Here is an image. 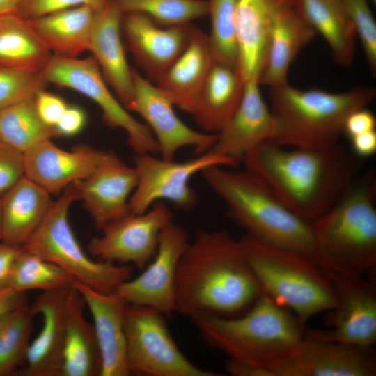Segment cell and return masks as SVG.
Listing matches in <instances>:
<instances>
[{
    "label": "cell",
    "mask_w": 376,
    "mask_h": 376,
    "mask_svg": "<svg viewBox=\"0 0 376 376\" xmlns=\"http://www.w3.org/2000/svg\"><path fill=\"white\" fill-rule=\"evenodd\" d=\"M362 45L372 74L376 73V24L368 0H342Z\"/></svg>",
    "instance_id": "cell-39"
},
{
    "label": "cell",
    "mask_w": 376,
    "mask_h": 376,
    "mask_svg": "<svg viewBox=\"0 0 376 376\" xmlns=\"http://www.w3.org/2000/svg\"><path fill=\"white\" fill-rule=\"evenodd\" d=\"M40 75L47 84L71 88L96 103L108 126L125 132L127 143L136 155L158 152L157 143L149 127L134 118L109 91L92 56L72 58L52 55Z\"/></svg>",
    "instance_id": "cell-10"
},
{
    "label": "cell",
    "mask_w": 376,
    "mask_h": 376,
    "mask_svg": "<svg viewBox=\"0 0 376 376\" xmlns=\"http://www.w3.org/2000/svg\"><path fill=\"white\" fill-rule=\"evenodd\" d=\"M173 218L170 207L157 201L143 213H130L106 225L102 235L88 243V251L99 260L143 269L154 258L159 235Z\"/></svg>",
    "instance_id": "cell-13"
},
{
    "label": "cell",
    "mask_w": 376,
    "mask_h": 376,
    "mask_svg": "<svg viewBox=\"0 0 376 376\" xmlns=\"http://www.w3.org/2000/svg\"><path fill=\"white\" fill-rule=\"evenodd\" d=\"M127 363L142 376H221L191 363L171 335L164 315L146 306L128 304L125 314Z\"/></svg>",
    "instance_id": "cell-9"
},
{
    "label": "cell",
    "mask_w": 376,
    "mask_h": 376,
    "mask_svg": "<svg viewBox=\"0 0 376 376\" xmlns=\"http://www.w3.org/2000/svg\"><path fill=\"white\" fill-rule=\"evenodd\" d=\"M354 155L367 157L376 152V132L372 130L356 135L350 139Z\"/></svg>",
    "instance_id": "cell-46"
},
{
    "label": "cell",
    "mask_w": 376,
    "mask_h": 376,
    "mask_svg": "<svg viewBox=\"0 0 376 376\" xmlns=\"http://www.w3.org/2000/svg\"><path fill=\"white\" fill-rule=\"evenodd\" d=\"M122 13L146 15L162 26H183L207 15V0H111Z\"/></svg>",
    "instance_id": "cell-36"
},
{
    "label": "cell",
    "mask_w": 376,
    "mask_h": 376,
    "mask_svg": "<svg viewBox=\"0 0 376 376\" xmlns=\"http://www.w3.org/2000/svg\"><path fill=\"white\" fill-rule=\"evenodd\" d=\"M36 315L26 303L0 318V376L16 373L24 361Z\"/></svg>",
    "instance_id": "cell-34"
},
{
    "label": "cell",
    "mask_w": 376,
    "mask_h": 376,
    "mask_svg": "<svg viewBox=\"0 0 376 376\" xmlns=\"http://www.w3.org/2000/svg\"><path fill=\"white\" fill-rule=\"evenodd\" d=\"M213 62L208 36L192 26L186 47L156 85L175 107L191 113Z\"/></svg>",
    "instance_id": "cell-24"
},
{
    "label": "cell",
    "mask_w": 376,
    "mask_h": 376,
    "mask_svg": "<svg viewBox=\"0 0 376 376\" xmlns=\"http://www.w3.org/2000/svg\"><path fill=\"white\" fill-rule=\"evenodd\" d=\"M26 303V292H17L9 287L0 289V318Z\"/></svg>",
    "instance_id": "cell-47"
},
{
    "label": "cell",
    "mask_w": 376,
    "mask_h": 376,
    "mask_svg": "<svg viewBox=\"0 0 376 376\" xmlns=\"http://www.w3.org/2000/svg\"><path fill=\"white\" fill-rule=\"evenodd\" d=\"M258 80L246 81L241 101L233 116L217 134L208 152L227 157L236 165L261 143L270 141L275 119L265 102Z\"/></svg>",
    "instance_id": "cell-19"
},
{
    "label": "cell",
    "mask_w": 376,
    "mask_h": 376,
    "mask_svg": "<svg viewBox=\"0 0 376 376\" xmlns=\"http://www.w3.org/2000/svg\"><path fill=\"white\" fill-rule=\"evenodd\" d=\"M192 24L162 26L139 13H123L121 32L128 49L155 84L185 49Z\"/></svg>",
    "instance_id": "cell-18"
},
{
    "label": "cell",
    "mask_w": 376,
    "mask_h": 376,
    "mask_svg": "<svg viewBox=\"0 0 376 376\" xmlns=\"http://www.w3.org/2000/svg\"><path fill=\"white\" fill-rule=\"evenodd\" d=\"M375 90L357 86L332 93L299 89L288 82L269 88L275 132L270 141L283 146L322 148L338 143L345 122L373 100Z\"/></svg>",
    "instance_id": "cell-6"
},
{
    "label": "cell",
    "mask_w": 376,
    "mask_h": 376,
    "mask_svg": "<svg viewBox=\"0 0 376 376\" xmlns=\"http://www.w3.org/2000/svg\"><path fill=\"white\" fill-rule=\"evenodd\" d=\"M108 0H19L15 13L29 20L42 15L81 5L95 8L103 6Z\"/></svg>",
    "instance_id": "cell-40"
},
{
    "label": "cell",
    "mask_w": 376,
    "mask_h": 376,
    "mask_svg": "<svg viewBox=\"0 0 376 376\" xmlns=\"http://www.w3.org/2000/svg\"><path fill=\"white\" fill-rule=\"evenodd\" d=\"M136 155L134 166L138 183L129 202L132 214L143 213L164 200L182 210H192L198 202L196 193L189 185L195 174L214 166H237L230 159L210 152L183 162L158 158L150 153Z\"/></svg>",
    "instance_id": "cell-12"
},
{
    "label": "cell",
    "mask_w": 376,
    "mask_h": 376,
    "mask_svg": "<svg viewBox=\"0 0 376 376\" xmlns=\"http://www.w3.org/2000/svg\"><path fill=\"white\" fill-rule=\"evenodd\" d=\"M263 293L240 240L227 230H198L177 268L176 312L232 316Z\"/></svg>",
    "instance_id": "cell-2"
},
{
    "label": "cell",
    "mask_w": 376,
    "mask_h": 376,
    "mask_svg": "<svg viewBox=\"0 0 376 376\" xmlns=\"http://www.w3.org/2000/svg\"><path fill=\"white\" fill-rule=\"evenodd\" d=\"M97 9L81 5L28 21L52 55L75 58L89 50Z\"/></svg>",
    "instance_id": "cell-29"
},
{
    "label": "cell",
    "mask_w": 376,
    "mask_h": 376,
    "mask_svg": "<svg viewBox=\"0 0 376 376\" xmlns=\"http://www.w3.org/2000/svg\"><path fill=\"white\" fill-rule=\"evenodd\" d=\"M93 320L101 359L100 376L129 375L125 314L128 304L117 292H102L75 281Z\"/></svg>",
    "instance_id": "cell-21"
},
{
    "label": "cell",
    "mask_w": 376,
    "mask_h": 376,
    "mask_svg": "<svg viewBox=\"0 0 376 376\" xmlns=\"http://www.w3.org/2000/svg\"><path fill=\"white\" fill-rule=\"evenodd\" d=\"M134 99L130 111L146 122L158 145V152L165 159H173L182 148L192 147L196 155L210 150L217 134L198 132L184 123L176 115L171 100L148 79L132 68Z\"/></svg>",
    "instance_id": "cell-15"
},
{
    "label": "cell",
    "mask_w": 376,
    "mask_h": 376,
    "mask_svg": "<svg viewBox=\"0 0 376 376\" xmlns=\"http://www.w3.org/2000/svg\"><path fill=\"white\" fill-rule=\"evenodd\" d=\"M275 376H375L373 347L304 340L274 371Z\"/></svg>",
    "instance_id": "cell-17"
},
{
    "label": "cell",
    "mask_w": 376,
    "mask_h": 376,
    "mask_svg": "<svg viewBox=\"0 0 376 376\" xmlns=\"http://www.w3.org/2000/svg\"><path fill=\"white\" fill-rule=\"evenodd\" d=\"M316 33L294 6H279L272 19L265 64L259 84L271 88L287 83L292 63Z\"/></svg>",
    "instance_id": "cell-26"
},
{
    "label": "cell",
    "mask_w": 376,
    "mask_h": 376,
    "mask_svg": "<svg viewBox=\"0 0 376 376\" xmlns=\"http://www.w3.org/2000/svg\"><path fill=\"white\" fill-rule=\"evenodd\" d=\"M375 182L357 178L334 204L310 223L313 261L322 269L362 276L376 266Z\"/></svg>",
    "instance_id": "cell-5"
},
{
    "label": "cell",
    "mask_w": 376,
    "mask_h": 376,
    "mask_svg": "<svg viewBox=\"0 0 376 376\" xmlns=\"http://www.w3.org/2000/svg\"><path fill=\"white\" fill-rule=\"evenodd\" d=\"M69 288L42 292L32 303L36 314L42 318V325L38 336L29 343L24 359L26 365L16 372L18 375L61 376Z\"/></svg>",
    "instance_id": "cell-23"
},
{
    "label": "cell",
    "mask_w": 376,
    "mask_h": 376,
    "mask_svg": "<svg viewBox=\"0 0 376 376\" xmlns=\"http://www.w3.org/2000/svg\"><path fill=\"white\" fill-rule=\"evenodd\" d=\"M237 0H207L211 30L208 36L214 61L237 65L235 12Z\"/></svg>",
    "instance_id": "cell-37"
},
{
    "label": "cell",
    "mask_w": 376,
    "mask_h": 376,
    "mask_svg": "<svg viewBox=\"0 0 376 376\" xmlns=\"http://www.w3.org/2000/svg\"><path fill=\"white\" fill-rule=\"evenodd\" d=\"M19 0H0V14L15 13Z\"/></svg>",
    "instance_id": "cell-49"
},
{
    "label": "cell",
    "mask_w": 376,
    "mask_h": 376,
    "mask_svg": "<svg viewBox=\"0 0 376 376\" xmlns=\"http://www.w3.org/2000/svg\"><path fill=\"white\" fill-rule=\"evenodd\" d=\"M225 368L233 376H272L267 370L231 359L226 361Z\"/></svg>",
    "instance_id": "cell-48"
},
{
    "label": "cell",
    "mask_w": 376,
    "mask_h": 376,
    "mask_svg": "<svg viewBox=\"0 0 376 376\" xmlns=\"http://www.w3.org/2000/svg\"><path fill=\"white\" fill-rule=\"evenodd\" d=\"M334 290V306L324 312L325 329L305 330L308 339L362 347L376 343V283L368 279L320 268Z\"/></svg>",
    "instance_id": "cell-11"
},
{
    "label": "cell",
    "mask_w": 376,
    "mask_h": 376,
    "mask_svg": "<svg viewBox=\"0 0 376 376\" xmlns=\"http://www.w3.org/2000/svg\"><path fill=\"white\" fill-rule=\"evenodd\" d=\"M189 242L186 230L171 222L161 232L157 252L143 272L114 291L130 305L149 306L171 317L176 312L177 268Z\"/></svg>",
    "instance_id": "cell-14"
},
{
    "label": "cell",
    "mask_w": 376,
    "mask_h": 376,
    "mask_svg": "<svg viewBox=\"0 0 376 376\" xmlns=\"http://www.w3.org/2000/svg\"><path fill=\"white\" fill-rule=\"evenodd\" d=\"M294 7L302 18L320 33L329 45L335 61L352 64L356 33L342 0H296Z\"/></svg>",
    "instance_id": "cell-31"
},
{
    "label": "cell",
    "mask_w": 376,
    "mask_h": 376,
    "mask_svg": "<svg viewBox=\"0 0 376 376\" xmlns=\"http://www.w3.org/2000/svg\"><path fill=\"white\" fill-rule=\"evenodd\" d=\"M214 166L203 170L205 182L225 203L229 217L246 235L311 258V224L292 212L258 175Z\"/></svg>",
    "instance_id": "cell-4"
},
{
    "label": "cell",
    "mask_w": 376,
    "mask_h": 376,
    "mask_svg": "<svg viewBox=\"0 0 376 376\" xmlns=\"http://www.w3.org/2000/svg\"><path fill=\"white\" fill-rule=\"evenodd\" d=\"M3 237V221L1 212V197L0 198V242H2Z\"/></svg>",
    "instance_id": "cell-50"
},
{
    "label": "cell",
    "mask_w": 376,
    "mask_h": 376,
    "mask_svg": "<svg viewBox=\"0 0 376 376\" xmlns=\"http://www.w3.org/2000/svg\"><path fill=\"white\" fill-rule=\"evenodd\" d=\"M275 0H237L235 36L237 67L245 81L259 79L265 67L274 13Z\"/></svg>",
    "instance_id": "cell-25"
},
{
    "label": "cell",
    "mask_w": 376,
    "mask_h": 376,
    "mask_svg": "<svg viewBox=\"0 0 376 376\" xmlns=\"http://www.w3.org/2000/svg\"><path fill=\"white\" fill-rule=\"evenodd\" d=\"M245 83L237 65L213 62L191 113L202 132L222 129L238 107Z\"/></svg>",
    "instance_id": "cell-27"
},
{
    "label": "cell",
    "mask_w": 376,
    "mask_h": 376,
    "mask_svg": "<svg viewBox=\"0 0 376 376\" xmlns=\"http://www.w3.org/2000/svg\"><path fill=\"white\" fill-rule=\"evenodd\" d=\"M370 1H371L373 3H376V0H370Z\"/></svg>",
    "instance_id": "cell-51"
},
{
    "label": "cell",
    "mask_w": 376,
    "mask_h": 376,
    "mask_svg": "<svg viewBox=\"0 0 376 376\" xmlns=\"http://www.w3.org/2000/svg\"><path fill=\"white\" fill-rule=\"evenodd\" d=\"M104 153L86 145L65 150L45 140L24 152L25 177L49 194L59 193L88 176Z\"/></svg>",
    "instance_id": "cell-20"
},
{
    "label": "cell",
    "mask_w": 376,
    "mask_h": 376,
    "mask_svg": "<svg viewBox=\"0 0 376 376\" xmlns=\"http://www.w3.org/2000/svg\"><path fill=\"white\" fill-rule=\"evenodd\" d=\"M296 214L311 223L323 214L357 178V156L338 143L285 148L266 141L242 159Z\"/></svg>",
    "instance_id": "cell-1"
},
{
    "label": "cell",
    "mask_w": 376,
    "mask_h": 376,
    "mask_svg": "<svg viewBox=\"0 0 376 376\" xmlns=\"http://www.w3.org/2000/svg\"><path fill=\"white\" fill-rule=\"evenodd\" d=\"M24 177V153L0 141V198Z\"/></svg>",
    "instance_id": "cell-41"
},
{
    "label": "cell",
    "mask_w": 376,
    "mask_h": 376,
    "mask_svg": "<svg viewBox=\"0 0 376 376\" xmlns=\"http://www.w3.org/2000/svg\"><path fill=\"white\" fill-rule=\"evenodd\" d=\"M22 246L0 242V289L8 287L15 262Z\"/></svg>",
    "instance_id": "cell-45"
},
{
    "label": "cell",
    "mask_w": 376,
    "mask_h": 376,
    "mask_svg": "<svg viewBox=\"0 0 376 376\" xmlns=\"http://www.w3.org/2000/svg\"><path fill=\"white\" fill-rule=\"evenodd\" d=\"M85 123L86 114L81 108L68 106L54 127L61 136H72L81 132Z\"/></svg>",
    "instance_id": "cell-44"
},
{
    "label": "cell",
    "mask_w": 376,
    "mask_h": 376,
    "mask_svg": "<svg viewBox=\"0 0 376 376\" xmlns=\"http://www.w3.org/2000/svg\"><path fill=\"white\" fill-rule=\"evenodd\" d=\"M137 183L135 166L126 164L114 152L108 151L88 176L72 185L95 228L101 230L130 213L129 202Z\"/></svg>",
    "instance_id": "cell-16"
},
{
    "label": "cell",
    "mask_w": 376,
    "mask_h": 376,
    "mask_svg": "<svg viewBox=\"0 0 376 376\" xmlns=\"http://www.w3.org/2000/svg\"><path fill=\"white\" fill-rule=\"evenodd\" d=\"M39 116L34 97L0 111V141L24 152L45 140L60 137Z\"/></svg>",
    "instance_id": "cell-33"
},
{
    "label": "cell",
    "mask_w": 376,
    "mask_h": 376,
    "mask_svg": "<svg viewBox=\"0 0 376 376\" xmlns=\"http://www.w3.org/2000/svg\"><path fill=\"white\" fill-rule=\"evenodd\" d=\"M50 195L26 177L8 190L1 197L2 242L24 246L48 212Z\"/></svg>",
    "instance_id": "cell-30"
},
{
    "label": "cell",
    "mask_w": 376,
    "mask_h": 376,
    "mask_svg": "<svg viewBox=\"0 0 376 376\" xmlns=\"http://www.w3.org/2000/svg\"><path fill=\"white\" fill-rule=\"evenodd\" d=\"M74 282L61 267L22 247L8 287L22 292L33 290L48 292L66 289Z\"/></svg>",
    "instance_id": "cell-35"
},
{
    "label": "cell",
    "mask_w": 376,
    "mask_h": 376,
    "mask_svg": "<svg viewBox=\"0 0 376 376\" xmlns=\"http://www.w3.org/2000/svg\"><path fill=\"white\" fill-rule=\"evenodd\" d=\"M85 306L74 282L66 298L61 376H100L99 347L93 326L85 318Z\"/></svg>",
    "instance_id": "cell-28"
},
{
    "label": "cell",
    "mask_w": 376,
    "mask_h": 376,
    "mask_svg": "<svg viewBox=\"0 0 376 376\" xmlns=\"http://www.w3.org/2000/svg\"><path fill=\"white\" fill-rule=\"evenodd\" d=\"M47 84L40 73L0 67V111L35 97Z\"/></svg>",
    "instance_id": "cell-38"
},
{
    "label": "cell",
    "mask_w": 376,
    "mask_h": 376,
    "mask_svg": "<svg viewBox=\"0 0 376 376\" xmlns=\"http://www.w3.org/2000/svg\"><path fill=\"white\" fill-rule=\"evenodd\" d=\"M240 242L263 293L293 311L304 326L334 306L333 286L311 258L246 234Z\"/></svg>",
    "instance_id": "cell-7"
},
{
    "label": "cell",
    "mask_w": 376,
    "mask_h": 376,
    "mask_svg": "<svg viewBox=\"0 0 376 376\" xmlns=\"http://www.w3.org/2000/svg\"><path fill=\"white\" fill-rule=\"evenodd\" d=\"M376 120L373 113L366 107L352 111L347 118L343 133L349 139L372 130H375Z\"/></svg>",
    "instance_id": "cell-43"
},
{
    "label": "cell",
    "mask_w": 376,
    "mask_h": 376,
    "mask_svg": "<svg viewBox=\"0 0 376 376\" xmlns=\"http://www.w3.org/2000/svg\"><path fill=\"white\" fill-rule=\"evenodd\" d=\"M37 112L47 125L55 127L68 105L61 97L40 90L34 97Z\"/></svg>",
    "instance_id": "cell-42"
},
{
    "label": "cell",
    "mask_w": 376,
    "mask_h": 376,
    "mask_svg": "<svg viewBox=\"0 0 376 376\" xmlns=\"http://www.w3.org/2000/svg\"><path fill=\"white\" fill-rule=\"evenodd\" d=\"M79 200L72 185L54 201L43 221L22 246L25 250L55 264L76 282L102 292H111L131 278L132 267L94 260L82 249L70 226L71 205Z\"/></svg>",
    "instance_id": "cell-8"
},
{
    "label": "cell",
    "mask_w": 376,
    "mask_h": 376,
    "mask_svg": "<svg viewBox=\"0 0 376 376\" xmlns=\"http://www.w3.org/2000/svg\"><path fill=\"white\" fill-rule=\"evenodd\" d=\"M52 56L27 19L0 14V67L40 73Z\"/></svg>",
    "instance_id": "cell-32"
},
{
    "label": "cell",
    "mask_w": 376,
    "mask_h": 376,
    "mask_svg": "<svg viewBox=\"0 0 376 376\" xmlns=\"http://www.w3.org/2000/svg\"><path fill=\"white\" fill-rule=\"evenodd\" d=\"M190 318L210 347L272 376L305 337L306 326L299 318L264 293L240 317L202 313Z\"/></svg>",
    "instance_id": "cell-3"
},
{
    "label": "cell",
    "mask_w": 376,
    "mask_h": 376,
    "mask_svg": "<svg viewBox=\"0 0 376 376\" xmlns=\"http://www.w3.org/2000/svg\"><path fill=\"white\" fill-rule=\"evenodd\" d=\"M123 13L108 0L95 13L89 50L104 79L130 111L134 99L132 68L128 65L122 41Z\"/></svg>",
    "instance_id": "cell-22"
}]
</instances>
